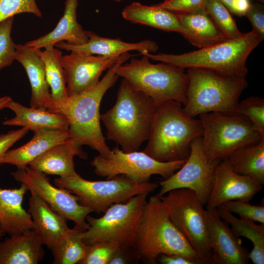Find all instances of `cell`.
<instances>
[{
	"instance_id": "f546056e",
	"label": "cell",
	"mask_w": 264,
	"mask_h": 264,
	"mask_svg": "<svg viewBox=\"0 0 264 264\" xmlns=\"http://www.w3.org/2000/svg\"><path fill=\"white\" fill-rule=\"evenodd\" d=\"M220 217L231 226L233 232L238 237H244L253 243L249 252V259L254 264H264V224H257L254 221L236 217L222 205L217 208Z\"/></svg>"
},
{
	"instance_id": "60d3db41",
	"label": "cell",
	"mask_w": 264,
	"mask_h": 264,
	"mask_svg": "<svg viewBox=\"0 0 264 264\" xmlns=\"http://www.w3.org/2000/svg\"><path fill=\"white\" fill-rule=\"evenodd\" d=\"M140 260L132 246H119L111 256L108 264H137Z\"/></svg>"
},
{
	"instance_id": "30bf717a",
	"label": "cell",
	"mask_w": 264,
	"mask_h": 264,
	"mask_svg": "<svg viewBox=\"0 0 264 264\" xmlns=\"http://www.w3.org/2000/svg\"><path fill=\"white\" fill-rule=\"evenodd\" d=\"M160 198L168 217L203 264H209L212 251L206 210L196 194L187 188L171 190Z\"/></svg>"
},
{
	"instance_id": "cb8c5ba5",
	"label": "cell",
	"mask_w": 264,
	"mask_h": 264,
	"mask_svg": "<svg viewBox=\"0 0 264 264\" xmlns=\"http://www.w3.org/2000/svg\"><path fill=\"white\" fill-rule=\"evenodd\" d=\"M34 133L31 139L25 144L8 151L1 160V164L24 168L46 151L69 138L68 131L66 130L43 129Z\"/></svg>"
},
{
	"instance_id": "1f68e13d",
	"label": "cell",
	"mask_w": 264,
	"mask_h": 264,
	"mask_svg": "<svg viewBox=\"0 0 264 264\" xmlns=\"http://www.w3.org/2000/svg\"><path fill=\"white\" fill-rule=\"evenodd\" d=\"M83 232L74 226L59 239L50 249L53 264H79L85 257L88 247L83 240Z\"/></svg>"
},
{
	"instance_id": "e575fe53",
	"label": "cell",
	"mask_w": 264,
	"mask_h": 264,
	"mask_svg": "<svg viewBox=\"0 0 264 264\" xmlns=\"http://www.w3.org/2000/svg\"><path fill=\"white\" fill-rule=\"evenodd\" d=\"M14 19L12 17L0 23V70L15 60L16 44L11 36Z\"/></svg>"
},
{
	"instance_id": "277c9868",
	"label": "cell",
	"mask_w": 264,
	"mask_h": 264,
	"mask_svg": "<svg viewBox=\"0 0 264 264\" xmlns=\"http://www.w3.org/2000/svg\"><path fill=\"white\" fill-rule=\"evenodd\" d=\"M140 260L151 264L161 254L181 255L196 264L203 263L173 224L157 195L147 200L140 217L132 245Z\"/></svg>"
},
{
	"instance_id": "7dc6e473",
	"label": "cell",
	"mask_w": 264,
	"mask_h": 264,
	"mask_svg": "<svg viewBox=\"0 0 264 264\" xmlns=\"http://www.w3.org/2000/svg\"><path fill=\"white\" fill-rule=\"evenodd\" d=\"M251 1H255L261 3H263L264 2V0H250Z\"/></svg>"
},
{
	"instance_id": "4fadbf2b",
	"label": "cell",
	"mask_w": 264,
	"mask_h": 264,
	"mask_svg": "<svg viewBox=\"0 0 264 264\" xmlns=\"http://www.w3.org/2000/svg\"><path fill=\"white\" fill-rule=\"evenodd\" d=\"M11 175L24 184L31 194L37 195L67 220L73 221L75 227L83 231L88 228L86 218L92 210L80 204L78 198L68 190L53 186L46 174L27 166L17 169Z\"/></svg>"
},
{
	"instance_id": "4dcf8cb0",
	"label": "cell",
	"mask_w": 264,
	"mask_h": 264,
	"mask_svg": "<svg viewBox=\"0 0 264 264\" xmlns=\"http://www.w3.org/2000/svg\"><path fill=\"white\" fill-rule=\"evenodd\" d=\"M44 48L43 51L36 50L45 66L53 105L62 102L68 97L62 61L63 55L61 49L54 45H48Z\"/></svg>"
},
{
	"instance_id": "8992f818",
	"label": "cell",
	"mask_w": 264,
	"mask_h": 264,
	"mask_svg": "<svg viewBox=\"0 0 264 264\" xmlns=\"http://www.w3.org/2000/svg\"><path fill=\"white\" fill-rule=\"evenodd\" d=\"M186 102L183 107L195 118L211 112L235 113L239 98L248 86L246 78L225 75L199 67L187 68Z\"/></svg>"
},
{
	"instance_id": "7402d4cb",
	"label": "cell",
	"mask_w": 264,
	"mask_h": 264,
	"mask_svg": "<svg viewBox=\"0 0 264 264\" xmlns=\"http://www.w3.org/2000/svg\"><path fill=\"white\" fill-rule=\"evenodd\" d=\"M87 159L88 154L70 139L56 145L38 156L28 165L45 174L67 177L78 173L75 170L74 157Z\"/></svg>"
},
{
	"instance_id": "f1b7e54d",
	"label": "cell",
	"mask_w": 264,
	"mask_h": 264,
	"mask_svg": "<svg viewBox=\"0 0 264 264\" xmlns=\"http://www.w3.org/2000/svg\"><path fill=\"white\" fill-rule=\"evenodd\" d=\"M222 160L234 172L264 184V138L237 149Z\"/></svg>"
},
{
	"instance_id": "5bb4252c",
	"label": "cell",
	"mask_w": 264,
	"mask_h": 264,
	"mask_svg": "<svg viewBox=\"0 0 264 264\" xmlns=\"http://www.w3.org/2000/svg\"><path fill=\"white\" fill-rule=\"evenodd\" d=\"M220 161L209 162L202 148L201 136L196 138L191 143L189 154L182 167L158 182L161 188L157 194L160 197L174 189H189L206 205L213 186L215 167Z\"/></svg>"
},
{
	"instance_id": "ee69618b",
	"label": "cell",
	"mask_w": 264,
	"mask_h": 264,
	"mask_svg": "<svg viewBox=\"0 0 264 264\" xmlns=\"http://www.w3.org/2000/svg\"><path fill=\"white\" fill-rule=\"evenodd\" d=\"M251 3L250 0H234L232 14L239 17L244 16Z\"/></svg>"
},
{
	"instance_id": "d6a6232c",
	"label": "cell",
	"mask_w": 264,
	"mask_h": 264,
	"mask_svg": "<svg viewBox=\"0 0 264 264\" xmlns=\"http://www.w3.org/2000/svg\"><path fill=\"white\" fill-rule=\"evenodd\" d=\"M206 13L228 40L238 39L243 33L237 26L232 13L220 0H207Z\"/></svg>"
},
{
	"instance_id": "f35d334b",
	"label": "cell",
	"mask_w": 264,
	"mask_h": 264,
	"mask_svg": "<svg viewBox=\"0 0 264 264\" xmlns=\"http://www.w3.org/2000/svg\"><path fill=\"white\" fill-rule=\"evenodd\" d=\"M207 0H165L156 4L159 7L175 13H197L206 12Z\"/></svg>"
},
{
	"instance_id": "d590c367",
	"label": "cell",
	"mask_w": 264,
	"mask_h": 264,
	"mask_svg": "<svg viewBox=\"0 0 264 264\" xmlns=\"http://www.w3.org/2000/svg\"><path fill=\"white\" fill-rule=\"evenodd\" d=\"M25 13L42 17L36 0H0V23L15 15Z\"/></svg>"
},
{
	"instance_id": "bcb514c9",
	"label": "cell",
	"mask_w": 264,
	"mask_h": 264,
	"mask_svg": "<svg viewBox=\"0 0 264 264\" xmlns=\"http://www.w3.org/2000/svg\"><path fill=\"white\" fill-rule=\"evenodd\" d=\"M232 14L234 0H220Z\"/></svg>"
},
{
	"instance_id": "7bdbcfd3",
	"label": "cell",
	"mask_w": 264,
	"mask_h": 264,
	"mask_svg": "<svg viewBox=\"0 0 264 264\" xmlns=\"http://www.w3.org/2000/svg\"><path fill=\"white\" fill-rule=\"evenodd\" d=\"M157 261L161 264H196V263L178 254H161Z\"/></svg>"
},
{
	"instance_id": "b9f144b4",
	"label": "cell",
	"mask_w": 264,
	"mask_h": 264,
	"mask_svg": "<svg viewBox=\"0 0 264 264\" xmlns=\"http://www.w3.org/2000/svg\"><path fill=\"white\" fill-rule=\"evenodd\" d=\"M29 130L22 128L18 130H12L6 133L0 134V166L5 154L16 142L23 137Z\"/></svg>"
},
{
	"instance_id": "8fae6325",
	"label": "cell",
	"mask_w": 264,
	"mask_h": 264,
	"mask_svg": "<svg viewBox=\"0 0 264 264\" xmlns=\"http://www.w3.org/2000/svg\"><path fill=\"white\" fill-rule=\"evenodd\" d=\"M148 195H136L127 201L111 205L100 218L88 215V228L83 232L87 245L113 242L120 246H132L138 221Z\"/></svg>"
},
{
	"instance_id": "9c48e42d",
	"label": "cell",
	"mask_w": 264,
	"mask_h": 264,
	"mask_svg": "<svg viewBox=\"0 0 264 264\" xmlns=\"http://www.w3.org/2000/svg\"><path fill=\"white\" fill-rule=\"evenodd\" d=\"M55 185L75 195L82 205L98 214L104 213L111 205L125 202L139 194L149 195L158 187L156 183L139 182L125 176L105 180L91 181L78 174L54 179Z\"/></svg>"
},
{
	"instance_id": "603a6c76",
	"label": "cell",
	"mask_w": 264,
	"mask_h": 264,
	"mask_svg": "<svg viewBox=\"0 0 264 264\" xmlns=\"http://www.w3.org/2000/svg\"><path fill=\"white\" fill-rule=\"evenodd\" d=\"M44 244L34 229L0 241V264H38L44 258Z\"/></svg>"
},
{
	"instance_id": "ffe728a7",
	"label": "cell",
	"mask_w": 264,
	"mask_h": 264,
	"mask_svg": "<svg viewBox=\"0 0 264 264\" xmlns=\"http://www.w3.org/2000/svg\"><path fill=\"white\" fill-rule=\"evenodd\" d=\"M27 191L22 183L17 188H0V229L9 236L35 227L30 214L22 206L23 197Z\"/></svg>"
},
{
	"instance_id": "3957f363",
	"label": "cell",
	"mask_w": 264,
	"mask_h": 264,
	"mask_svg": "<svg viewBox=\"0 0 264 264\" xmlns=\"http://www.w3.org/2000/svg\"><path fill=\"white\" fill-rule=\"evenodd\" d=\"M182 105L170 100L157 106L143 152L161 162L187 158L191 143L201 136L202 127L199 119L186 114Z\"/></svg>"
},
{
	"instance_id": "c3c4849f",
	"label": "cell",
	"mask_w": 264,
	"mask_h": 264,
	"mask_svg": "<svg viewBox=\"0 0 264 264\" xmlns=\"http://www.w3.org/2000/svg\"><path fill=\"white\" fill-rule=\"evenodd\" d=\"M5 234L0 229V240Z\"/></svg>"
},
{
	"instance_id": "6da1fadb",
	"label": "cell",
	"mask_w": 264,
	"mask_h": 264,
	"mask_svg": "<svg viewBox=\"0 0 264 264\" xmlns=\"http://www.w3.org/2000/svg\"><path fill=\"white\" fill-rule=\"evenodd\" d=\"M132 57L129 52L119 56L95 85L65 100L51 105L48 111L65 115L69 122V139L77 145H86L107 155L110 149L107 145L100 125V107L103 96L114 86L118 76V66Z\"/></svg>"
},
{
	"instance_id": "ab89813d",
	"label": "cell",
	"mask_w": 264,
	"mask_h": 264,
	"mask_svg": "<svg viewBox=\"0 0 264 264\" xmlns=\"http://www.w3.org/2000/svg\"><path fill=\"white\" fill-rule=\"evenodd\" d=\"M244 16L250 21L252 30L264 38V8L262 3L251 2Z\"/></svg>"
},
{
	"instance_id": "d4e9b609",
	"label": "cell",
	"mask_w": 264,
	"mask_h": 264,
	"mask_svg": "<svg viewBox=\"0 0 264 264\" xmlns=\"http://www.w3.org/2000/svg\"><path fill=\"white\" fill-rule=\"evenodd\" d=\"M27 211L35 224L34 230L50 249L70 229L65 218L34 194H31Z\"/></svg>"
},
{
	"instance_id": "836d02e7",
	"label": "cell",
	"mask_w": 264,
	"mask_h": 264,
	"mask_svg": "<svg viewBox=\"0 0 264 264\" xmlns=\"http://www.w3.org/2000/svg\"><path fill=\"white\" fill-rule=\"evenodd\" d=\"M235 113L247 117L264 136V99L251 96L239 102Z\"/></svg>"
},
{
	"instance_id": "2e32d148",
	"label": "cell",
	"mask_w": 264,
	"mask_h": 264,
	"mask_svg": "<svg viewBox=\"0 0 264 264\" xmlns=\"http://www.w3.org/2000/svg\"><path fill=\"white\" fill-rule=\"evenodd\" d=\"M257 179L234 172L224 161H220L214 171V181L207 210L217 208L229 200L250 201L263 189Z\"/></svg>"
},
{
	"instance_id": "f6af8a7d",
	"label": "cell",
	"mask_w": 264,
	"mask_h": 264,
	"mask_svg": "<svg viewBox=\"0 0 264 264\" xmlns=\"http://www.w3.org/2000/svg\"><path fill=\"white\" fill-rule=\"evenodd\" d=\"M12 100V99L8 96L0 97V110L6 108L7 105Z\"/></svg>"
},
{
	"instance_id": "ba28073f",
	"label": "cell",
	"mask_w": 264,
	"mask_h": 264,
	"mask_svg": "<svg viewBox=\"0 0 264 264\" xmlns=\"http://www.w3.org/2000/svg\"><path fill=\"white\" fill-rule=\"evenodd\" d=\"M201 146L209 162L220 161L237 149L264 138L244 116L211 112L199 115Z\"/></svg>"
},
{
	"instance_id": "ac0fdd59",
	"label": "cell",
	"mask_w": 264,
	"mask_h": 264,
	"mask_svg": "<svg viewBox=\"0 0 264 264\" xmlns=\"http://www.w3.org/2000/svg\"><path fill=\"white\" fill-rule=\"evenodd\" d=\"M88 40L86 43L75 45L62 41L54 46L60 49L76 52L82 54L97 55L105 56H119L130 51L136 50L144 54L155 52L158 48L157 44L151 40H143L137 43L124 42L119 38L111 39L99 36L87 31Z\"/></svg>"
},
{
	"instance_id": "83f0119b",
	"label": "cell",
	"mask_w": 264,
	"mask_h": 264,
	"mask_svg": "<svg viewBox=\"0 0 264 264\" xmlns=\"http://www.w3.org/2000/svg\"><path fill=\"white\" fill-rule=\"evenodd\" d=\"M124 19L160 30L177 32L182 35L183 28L175 12L154 5H146L133 2L122 12Z\"/></svg>"
},
{
	"instance_id": "9a60e30c",
	"label": "cell",
	"mask_w": 264,
	"mask_h": 264,
	"mask_svg": "<svg viewBox=\"0 0 264 264\" xmlns=\"http://www.w3.org/2000/svg\"><path fill=\"white\" fill-rule=\"evenodd\" d=\"M119 56L86 55L74 51L63 55L62 61L68 96L81 93L96 84L102 73L113 64Z\"/></svg>"
},
{
	"instance_id": "5b68a950",
	"label": "cell",
	"mask_w": 264,
	"mask_h": 264,
	"mask_svg": "<svg viewBox=\"0 0 264 264\" xmlns=\"http://www.w3.org/2000/svg\"><path fill=\"white\" fill-rule=\"evenodd\" d=\"M264 38L254 31L238 39L226 40L198 50L181 54L145 53L150 59L183 69L199 67L236 77L246 78V60Z\"/></svg>"
},
{
	"instance_id": "7a4b0ae2",
	"label": "cell",
	"mask_w": 264,
	"mask_h": 264,
	"mask_svg": "<svg viewBox=\"0 0 264 264\" xmlns=\"http://www.w3.org/2000/svg\"><path fill=\"white\" fill-rule=\"evenodd\" d=\"M157 105L123 78L113 106L101 114L107 138L125 152L138 151L149 138Z\"/></svg>"
},
{
	"instance_id": "4316f807",
	"label": "cell",
	"mask_w": 264,
	"mask_h": 264,
	"mask_svg": "<svg viewBox=\"0 0 264 264\" xmlns=\"http://www.w3.org/2000/svg\"><path fill=\"white\" fill-rule=\"evenodd\" d=\"M175 13L183 30L182 36L193 45L200 48L228 40L206 12Z\"/></svg>"
},
{
	"instance_id": "681fc988",
	"label": "cell",
	"mask_w": 264,
	"mask_h": 264,
	"mask_svg": "<svg viewBox=\"0 0 264 264\" xmlns=\"http://www.w3.org/2000/svg\"><path fill=\"white\" fill-rule=\"evenodd\" d=\"M114 1H117V2H120L122 0H114Z\"/></svg>"
},
{
	"instance_id": "8d00e7d4",
	"label": "cell",
	"mask_w": 264,
	"mask_h": 264,
	"mask_svg": "<svg viewBox=\"0 0 264 264\" xmlns=\"http://www.w3.org/2000/svg\"><path fill=\"white\" fill-rule=\"evenodd\" d=\"M221 205L230 212L238 214L241 218L264 224V202L259 205H253L249 203V201L235 200L228 201Z\"/></svg>"
},
{
	"instance_id": "e0dca14e",
	"label": "cell",
	"mask_w": 264,
	"mask_h": 264,
	"mask_svg": "<svg viewBox=\"0 0 264 264\" xmlns=\"http://www.w3.org/2000/svg\"><path fill=\"white\" fill-rule=\"evenodd\" d=\"M207 223L212 251L209 264H247L249 252L242 240L221 219L217 208L206 209Z\"/></svg>"
},
{
	"instance_id": "74e56055",
	"label": "cell",
	"mask_w": 264,
	"mask_h": 264,
	"mask_svg": "<svg viewBox=\"0 0 264 264\" xmlns=\"http://www.w3.org/2000/svg\"><path fill=\"white\" fill-rule=\"evenodd\" d=\"M119 246L115 242H106L88 245L85 257L79 264H108L111 256Z\"/></svg>"
},
{
	"instance_id": "52a82bcc",
	"label": "cell",
	"mask_w": 264,
	"mask_h": 264,
	"mask_svg": "<svg viewBox=\"0 0 264 264\" xmlns=\"http://www.w3.org/2000/svg\"><path fill=\"white\" fill-rule=\"evenodd\" d=\"M142 54L118 66V77L128 81L135 89L149 96L157 105L174 100L186 102L187 76L184 69L162 62L154 64Z\"/></svg>"
},
{
	"instance_id": "44dd1931",
	"label": "cell",
	"mask_w": 264,
	"mask_h": 264,
	"mask_svg": "<svg viewBox=\"0 0 264 264\" xmlns=\"http://www.w3.org/2000/svg\"><path fill=\"white\" fill-rule=\"evenodd\" d=\"M78 0H66L64 14L55 28L47 34L24 44L33 49H41L48 45L66 41L75 45L88 42L87 31L85 30L77 19Z\"/></svg>"
},
{
	"instance_id": "d6986e66",
	"label": "cell",
	"mask_w": 264,
	"mask_h": 264,
	"mask_svg": "<svg viewBox=\"0 0 264 264\" xmlns=\"http://www.w3.org/2000/svg\"><path fill=\"white\" fill-rule=\"evenodd\" d=\"M16 49L15 60L24 67L31 85V107L48 110L52 101L44 62L37 50L25 44H16Z\"/></svg>"
},
{
	"instance_id": "7c38bea8",
	"label": "cell",
	"mask_w": 264,
	"mask_h": 264,
	"mask_svg": "<svg viewBox=\"0 0 264 264\" xmlns=\"http://www.w3.org/2000/svg\"><path fill=\"white\" fill-rule=\"evenodd\" d=\"M186 160L161 162L143 151L125 152L116 147L106 156H95L90 164L96 175L107 179L122 175L137 181L149 182L154 175H159L164 179L169 177Z\"/></svg>"
},
{
	"instance_id": "484cf974",
	"label": "cell",
	"mask_w": 264,
	"mask_h": 264,
	"mask_svg": "<svg viewBox=\"0 0 264 264\" xmlns=\"http://www.w3.org/2000/svg\"><path fill=\"white\" fill-rule=\"evenodd\" d=\"M6 108L11 110L15 115L4 121L2 124L5 126H21L33 132L43 129L68 130V121L63 114L41 109L26 107L13 99Z\"/></svg>"
}]
</instances>
